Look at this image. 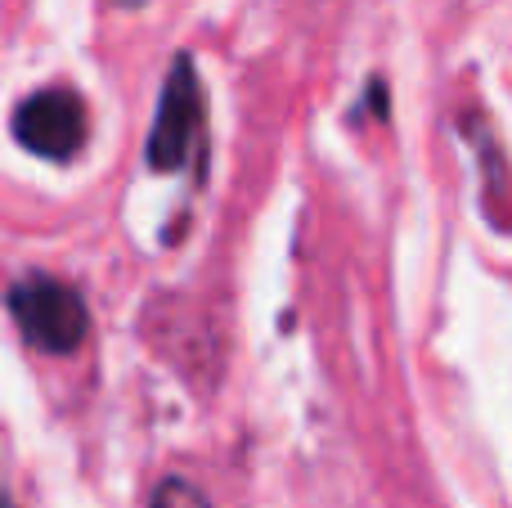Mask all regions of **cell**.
I'll return each instance as SVG.
<instances>
[{
	"instance_id": "obj_1",
	"label": "cell",
	"mask_w": 512,
	"mask_h": 508,
	"mask_svg": "<svg viewBox=\"0 0 512 508\" xmlns=\"http://www.w3.org/2000/svg\"><path fill=\"white\" fill-rule=\"evenodd\" d=\"M149 167L153 171H189L194 185L207 176V113H203V81L189 54H176L162 81L158 117L149 131Z\"/></svg>"
},
{
	"instance_id": "obj_2",
	"label": "cell",
	"mask_w": 512,
	"mask_h": 508,
	"mask_svg": "<svg viewBox=\"0 0 512 508\" xmlns=\"http://www.w3.org/2000/svg\"><path fill=\"white\" fill-rule=\"evenodd\" d=\"M5 302L23 342L41 356H72L90 333V306L68 279L23 275Z\"/></svg>"
},
{
	"instance_id": "obj_3",
	"label": "cell",
	"mask_w": 512,
	"mask_h": 508,
	"mask_svg": "<svg viewBox=\"0 0 512 508\" xmlns=\"http://www.w3.org/2000/svg\"><path fill=\"white\" fill-rule=\"evenodd\" d=\"M9 131H14V140L23 144L27 153H36V158L68 162V158H77L90 135L86 99L72 86H45L14 108Z\"/></svg>"
},
{
	"instance_id": "obj_4",
	"label": "cell",
	"mask_w": 512,
	"mask_h": 508,
	"mask_svg": "<svg viewBox=\"0 0 512 508\" xmlns=\"http://www.w3.org/2000/svg\"><path fill=\"white\" fill-rule=\"evenodd\" d=\"M149 508H212V500H207L189 477H162Z\"/></svg>"
},
{
	"instance_id": "obj_5",
	"label": "cell",
	"mask_w": 512,
	"mask_h": 508,
	"mask_svg": "<svg viewBox=\"0 0 512 508\" xmlns=\"http://www.w3.org/2000/svg\"><path fill=\"white\" fill-rule=\"evenodd\" d=\"M360 108H369L373 117H387V81L373 77L369 90H364V104H360Z\"/></svg>"
},
{
	"instance_id": "obj_6",
	"label": "cell",
	"mask_w": 512,
	"mask_h": 508,
	"mask_svg": "<svg viewBox=\"0 0 512 508\" xmlns=\"http://www.w3.org/2000/svg\"><path fill=\"white\" fill-rule=\"evenodd\" d=\"M0 508H9V504H5V495H0Z\"/></svg>"
}]
</instances>
